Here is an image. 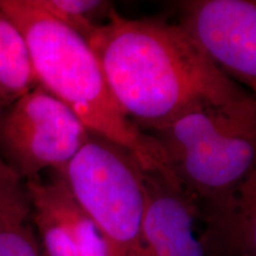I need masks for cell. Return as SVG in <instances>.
Wrapping results in <instances>:
<instances>
[{
	"label": "cell",
	"instance_id": "6da1fadb",
	"mask_svg": "<svg viewBox=\"0 0 256 256\" xmlns=\"http://www.w3.org/2000/svg\"><path fill=\"white\" fill-rule=\"evenodd\" d=\"M87 42L115 100L147 134L197 104L252 96L220 72L180 24L133 20L113 8Z\"/></svg>",
	"mask_w": 256,
	"mask_h": 256
},
{
	"label": "cell",
	"instance_id": "7a4b0ae2",
	"mask_svg": "<svg viewBox=\"0 0 256 256\" xmlns=\"http://www.w3.org/2000/svg\"><path fill=\"white\" fill-rule=\"evenodd\" d=\"M0 8L24 34L38 86L68 106L92 134L130 153L144 171L180 188L156 140L115 100L86 38L40 8L36 0H0Z\"/></svg>",
	"mask_w": 256,
	"mask_h": 256
},
{
	"label": "cell",
	"instance_id": "3957f363",
	"mask_svg": "<svg viewBox=\"0 0 256 256\" xmlns=\"http://www.w3.org/2000/svg\"><path fill=\"white\" fill-rule=\"evenodd\" d=\"M150 136L212 226L256 168V100L197 104Z\"/></svg>",
	"mask_w": 256,
	"mask_h": 256
},
{
	"label": "cell",
	"instance_id": "277c9868",
	"mask_svg": "<svg viewBox=\"0 0 256 256\" xmlns=\"http://www.w3.org/2000/svg\"><path fill=\"white\" fill-rule=\"evenodd\" d=\"M56 174L100 229L112 256H142L145 171L130 153L92 133L68 166Z\"/></svg>",
	"mask_w": 256,
	"mask_h": 256
},
{
	"label": "cell",
	"instance_id": "5b68a950",
	"mask_svg": "<svg viewBox=\"0 0 256 256\" xmlns=\"http://www.w3.org/2000/svg\"><path fill=\"white\" fill-rule=\"evenodd\" d=\"M92 132L62 101L37 86L0 110V160L20 180L62 172Z\"/></svg>",
	"mask_w": 256,
	"mask_h": 256
},
{
	"label": "cell",
	"instance_id": "8992f818",
	"mask_svg": "<svg viewBox=\"0 0 256 256\" xmlns=\"http://www.w3.org/2000/svg\"><path fill=\"white\" fill-rule=\"evenodd\" d=\"M180 25L220 72L256 100V0L184 2Z\"/></svg>",
	"mask_w": 256,
	"mask_h": 256
},
{
	"label": "cell",
	"instance_id": "52a82bcc",
	"mask_svg": "<svg viewBox=\"0 0 256 256\" xmlns=\"http://www.w3.org/2000/svg\"><path fill=\"white\" fill-rule=\"evenodd\" d=\"M142 256H217L200 206L162 176L145 172Z\"/></svg>",
	"mask_w": 256,
	"mask_h": 256
},
{
	"label": "cell",
	"instance_id": "ba28073f",
	"mask_svg": "<svg viewBox=\"0 0 256 256\" xmlns=\"http://www.w3.org/2000/svg\"><path fill=\"white\" fill-rule=\"evenodd\" d=\"M42 256H81L78 238L60 206L54 179L24 182Z\"/></svg>",
	"mask_w": 256,
	"mask_h": 256
},
{
	"label": "cell",
	"instance_id": "9c48e42d",
	"mask_svg": "<svg viewBox=\"0 0 256 256\" xmlns=\"http://www.w3.org/2000/svg\"><path fill=\"white\" fill-rule=\"evenodd\" d=\"M0 256H42L24 182L0 160Z\"/></svg>",
	"mask_w": 256,
	"mask_h": 256
},
{
	"label": "cell",
	"instance_id": "30bf717a",
	"mask_svg": "<svg viewBox=\"0 0 256 256\" xmlns=\"http://www.w3.org/2000/svg\"><path fill=\"white\" fill-rule=\"evenodd\" d=\"M218 256H256V168L211 228Z\"/></svg>",
	"mask_w": 256,
	"mask_h": 256
},
{
	"label": "cell",
	"instance_id": "8fae6325",
	"mask_svg": "<svg viewBox=\"0 0 256 256\" xmlns=\"http://www.w3.org/2000/svg\"><path fill=\"white\" fill-rule=\"evenodd\" d=\"M37 86L24 34L0 8V110Z\"/></svg>",
	"mask_w": 256,
	"mask_h": 256
},
{
	"label": "cell",
	"instance_id": "7c38bea8",
	"mask_svg": "<svg viewBox=\"0 0 256 256\" xmlns=\"http://www.w3.org/2000/svg\"><path fill=\"white\" fill-rule=\"evenodd\" d=\"M36 2L86 40L96 28L107 20L113 11L112 2L101 0H36Z\"/></svg>",
	"mask_w": 256,
	"mask_h": 256
}]
</instances>
